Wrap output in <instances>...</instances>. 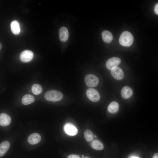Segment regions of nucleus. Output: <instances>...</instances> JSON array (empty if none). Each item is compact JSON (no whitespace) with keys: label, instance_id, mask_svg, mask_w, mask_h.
<instances>
[{"label":"nucleus","instance_id":"obj_1","mask_svg":"<svg viewBox=\"0 0 158 158\" xmlns=\"http://www.w3.org/2000/svg\"><path fill=\"white\" fill-rule=\"evenodd\" d=\"M133 40L132 35L128 31H125L121 35L119 39V42L123 46L129 47L133 44Z\"/></svg>","mask_w":158,"mask_h":158},{"label":"nucleus","instance_id":"obj_2","mask_svg":"<svg viewBox=\"0 0 158 158\" xmlns=\"http://www.w3.org/2000/svg\"><path fill=\"white\" fill-rule=\"evenodd\" d=\"M63 97L62 93L55 90H49L44 95V98L47 100L54 102L60 101Z\"/></svg>","mask_w":158,"mask_h":158},{"label":"nucleus","instance_id":"obj_3","mask_svg":"<svg viewBox=\"0 0 158 158\" xmlns=\"http://www.w3.org/2000/svg\"><path fill=\"white\" fill-rule=\"evenodd\" d=\"M85 81L86 84L90 87H94L97 86L99 83L98 78L95 75L89 74L85 77Z\"/></svg>","mask_w":158,"mask_h":158},{"label":"nucleus","instance_id":"obj_4","mask_svg":"<svg viewBox=\"0 0 158 158\" xmlns=\"http://www.w3.org/2000/svg\"><path fill=\"white\" fill-rule=\"evenodd\" d=\"M86 95L88 98L93 102L98 101L100 98V95L98 91L93 88H89L86 91Z\"/></svg>","mask_w":158,"mask_h":158},{"label":"nucleus","instance_id":"obj_5","mask_svg":"<svg viewBox=\"0 0 158 158\" xmlns=\"http://www.w3.org/2000/svg\"><path fill=\"white\" fill-rule=\"evenodd\" d=\"M111 73L114 78L117 80H121L124 77V73L123 70L118 66L112 68L111 70Z\"/></svg>","mask_w":158,"mask_h":158},{"label":"nucleus","instance_id":"obj_6","mask_svg":"<svg viewBox=\"0 0 158 158\" xmlns=\"http://www.w3.org/2000/svg\"><path fill=\"white\" fill-rule=\"evenodd\" d=\"M33 56L34 54L32 51L29 50H25L21 53L20 57L22 62H28L32 60Z\"/></svg>","mask_w":158,"mask_h":158},{"label":"nucleus","instance_id":"obj_7","mask_svg":"<svg viewBox=\"0 0 158 158\" xmlns=\"http://www.w3.org/2000/svg\"><path fill=\"white\" fill-rule=\"evenodd\" d=\"M64 129L65 133L70 136L75 135L78 132L76 127L71 123H66L64 126Z\"/></svg>","mask_w":158,"mask_h":158},{"label":"nucleus","instance_id":"obj_8","mask_svg":"<svg viewBox=\"0 0 158 158\" xmlns=\"http://www.w3.org/2000/svg\"><path fill=\"white\" fill-rule=\"evenodd\" d=\"M121 62V59L118 57L111 58L107 61L106 66L108 69L111 70L114 67L117 66Z\"/></svg>","mask_w":158,"mask_h":158},{"label":"nucleus","instance_id":"obj_9","mask_svg":"<svg viewBox=\"0 0 158 158\" xmlns=\"http://www.w3.org/2000/svg\"><path fill=\"white\" fill-rule=\"evenodd\" d=\"M41 139V136L39 134L34 133L28 136L27 140L30 144L34 145L38 143L40 141Z\"/></svg>","mask_w":158,"mask_h":158},{"label":"nucleus","instance_id":"obj_10","mask_svg":"<svg viewBox=\"0 0 158 158\" xmlns=\"http://www.w3.org/2000/svg\"><path fill=\"white\" fill-rule=\"evenodd\" d=\"M11 122L10 117L6 114H0V125L6 126L9 125Z\"/></svg>","mask_w":158,"mask_h":158},{"label":"nucleus","instance_id":"obj_11","mask_svg":"<svg viewBox=\"0 0 158 158\" xmlns=\"http://www.w3.org/2000/svg\"><path fill=\"white\" fill-rule=\"evenodd\" d=\"M133 94V91L131 88L128 86L124 87L121 91L122 97L125 99H128L131 97Z\"/></svg>","mask_w":158,"mask_h":158},{"label":"nucleus","instance_id":"obj_12","mask_svg":"<svg viewBox=\"0 0 158 158\" xmlns=\"http://www.w3.org/2000/svg\"><path fill=\"white\" fill-rule=\"evenodd\" d=\"M59 37L60 40L62 42H66L68 37V32L66 28L65 27H61L59 32Z\"/></svg>","mask_w":158,"mask_h":158},{"label":"nucleus","instance_id":"obj_13","mask_svg":"<svg viewBox=\"0 0 158 158\" xmlns=\"http://www.w3.org/2000/svg\"><path fill=\"white\" fill-rule=\"evenodd\" d=\"M10 146L9 142L4 141L0 144V157L3 156L7 152Z\"/></svg>","mask_w":158,"mask_h":158},{"label":"nucleus","instance_id":"obj_14","mask_svg":"<svg viewBox=\"0 0 158 158\" xmlns=\"http://www.w3.org/2000/svg\"><path fill=\"white\" fill-rule=\"evenodd\" d=\"M11 28L12 33L16 35L19 34L20 28L19 22L17 20H13L11 23Z\"/></svg>","mask_w":158,"mask_h":158},{"label":"nucleus","instance_id":"obj_15","mask_svg":"<svg viewBox=\"0 0 158 158\" xmlns=\"http://www.w3.org/2000/svg\"><path fill=\"white\" fill-rule=\"evenodd\" d=\"M102 37L103 41L107 43L111 42L113 39L112 34L107 30H104L102 32Z\"/></svg>","mask_w":158,"mask_h":158},{"label":"nucleus","instance_id":"obj_16","mask_svg":"<svg viewBox=\"0 0 158 158\" xmlns=\"http://www.w3.org/2000/svg\"><path fill=\"white\" fill-rule=\"evenodd\" d=\"M34 101L35 98L33 96L29 94H26L23 97L22 102L23 104L26 105L33 103Z\"/></svg>","mask_w":158,"mask_h":158},{"label":"nucleus","instance_id":"obj_17","mask_svg":"<svg viewBox=\"0 0 158 158\" xmlns=\"http://www.w3.org/2000/svg\"><path fill=\"white\" fill-rule=\"evenodd\" d=\"M119 107V105L118 103L114 101L111 102L109 105L107 110L109 113L114 114L118 111Z\"/></svg>","mask_w":158,"mask_h":158},{"label":"nucleus","instance_id":"obj_18","mask_svg":"<svg viewBox=\"0 0 158 158\" xmlns=\"http://www.w3.org/2000/svg\"><path fill=\"white\" fill-rule=\"evenodd\" d=\"M91 146L94 149L98 150H103L104 146L102 143L98 140H94L91 143Z\"/></svg>","mask_w":158,"mask_h":158},{"label":"nucleus","instance_id":"obj_19","mask_svg":"<svg viewBox=\"0 0 158 158\" xmlns=\"http://www.w3.org/2000/svg\"><path fill=\"white\" fill-rule=\"evenodd\" d=\"M31 90L34 94L35 95H38L42 92V88L40 85L35 84L32 86Z\"/></svg>","mask_w":158,"mask_h":158},{"label":"nucleus","instance_id":"obj_20","mask_svg":"<svg viewBox=\"0 0 158 158\" xmlns=\"http://www.w3.org/2000/svg\"><path fill=\"white\" fill-rule=\"evenodd\" d=\"M84 136L86 140L88 142L92 141L94 138L92 132L89 129L86 130L84 132Z\"/></svg>","mask_w":158,"mask_h":158},{"label":"nucleus","instance_id":"obj_21","mask_svg":"<svg viewBox=\"0 0 158 158\" xmlns=\"http://www.w3.org/2000/svg\"><path fill=\"white\" fill-rule=\"evenodd\" d=\"M68 158H80V156L76 154H71L69 155Z\"/></svg>","mask_w":158,"mask_h":158},{"label":"nucleus","instance_id":"obj_22","mask_svg":"<svg viewBox=\"0 0 158 158\" xmlns=\"http://www.w3.org/2000/svg\"><path fill=\"white\" fill-rule=\"evenodd\" d=\"M154 12L155 13L157 14H158V4L157 3L155 5L154 8Z\"/></svg>","mask_w":158,"mask_h":158},{"label":"nucleus","instance_id":"obj_23","mask_svg":"<svg viewBox=\"0 0 158 158\" xmlns=\"http://www.w3.org/2000/svg\"><path fill=\"white\" fill-rule=\"evenodd\" d=\"M152 158H158V153H154L153 156Z\"/></svg>","mask_w":158,"mask_h":158},{"label":"nucleus","instance_id":"obj_24","mask_svg":"<svg viewBox=\"0 0 158 158\" xmlns=\"http://www.w3.org/2000/svg\"><path fill=\"white\" fill-rule=\"evenodd\" d=\"M1 43H0V50L1 49Z\"/></svg>","mask_w":158,"mask_h":158},{"label":"nucleus","instance_id":"obj_25","mask_svg":"<svg viewBox=\"0 0 158 158\" xmlns=\"http://www.w3.org/2000/svg\"><path fill=\"white\" fill-rule=\"evenodd\" d=\"M131 158H138V157H132Z\"/></svg>","mask_w":158,"mask_h":158},{"label":"nucleus","instance_id":"obj_26","mask_svg":"<svg viewBox=\"0 0 158 158\" xmlns=\"http://www.w3.org/2000/svg\"><path fill=\"white\" fill-rule=\"evenodd\" d=\"M83 158H90L88 157H83Z\"/></svg>","mask_w":158,"mask_h":158},{"label":"nucleus","instance_id":"obj_27","mask_svg":"<svg viewBox=\"0 0 158 158\" xmlns=\"http://www.w3.org/2000/svg\"><path fill=\"white\" fill-rule=\"evenodd\" d=\"M82 157H84V155H82Z\"/></svg>","mask_w":158,"mask_h":158},{"label":"nucleus","instance_id":"obj_28","mask_svg":"<svg viewBox=\"0 0 158 158\" xmlns=\"http://www.w3.org/2000/svg\"><path fill=\"white\" fill-rule=\"evenodd\" d=\"M95 137H96L97 136H96V135H95Z\"/></svg>","mask_w":158,"mask_h":158}]
</instances>
